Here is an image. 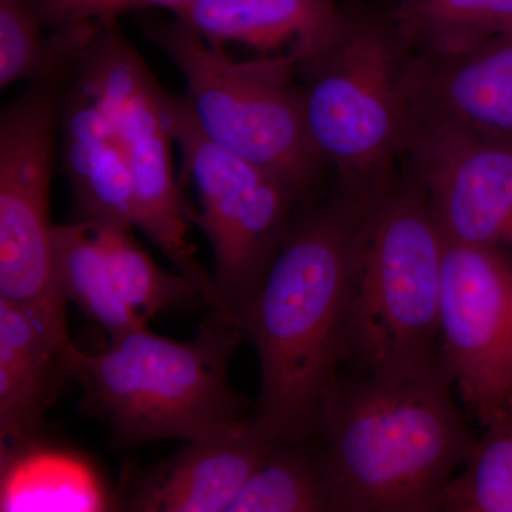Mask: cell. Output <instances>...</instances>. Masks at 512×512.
<instances>
[{"label": "cell", "instance_id": "1", "mask_svg": "<svg viewBox=\"0 0 512 512\" xmlns=\"http://www.w3.org/2000/svg\"><path fill=\"white\" fill-rule=\"evenodd\" d=\"M365 204L339 192L291 225L238 313L261 366V393L249 416L272 439L316 436L323 402L348 362L353 256Z\"/></svg>", "mask_w": 512, "mask_h": 512}, {"label": "cell", "instance_id": "2", "mask_svg": "<svg viewBox=\"0 0 512 512\" xmlns=\"http://www.w3.org/2000/svg\"><path fill=\"white\" fill-rule=\"evenodd\" d=\"M446 363L339 375L319 414L336 512L441 511L474 440Z\"/></svg>", "mask_w": 512, "mask_h": 512}, {"label": "cell", "instance_id": "3", "mask_svg": "<svg viewBox=\"0 0 512 512\" xmlns=\"http://www.w3.org/2000/svg\"><path fill=\"white\" fill-rule=\"evenodd\" d=\"M244 338L238 318L214 311L190 342L146 326L110 339L94 355L73 345L67 377L82 386L87 404L120 444L190 441L245 416L248 400L228 380Z\"/></svg>", "mask_w": 512, "mask_h": 512}, {"label": "cell", "instance_id": "4", "mask_svg": "<svg viewBox=\"0 0 512 512\" xmlns=\"http://www.w3.org/2000/svg\"><path fill=\"white\" fill-rule=\"evenodd\" d=\"M447 237L423 188L393 180L367 198L350 284L349 360L356 370L434 365Z\"/></svg>", "mask_w": 512, "mask_h": 512}, {"label": "cell", "instance_id": "5", "mask_svg": "<svg viewBox=\"0 0 512 512\" xmlns=\"http://www.w3.org/2000/svg\"><path fill=\"white\" fill-rule=\"evenodd\" d=\"M410 52L386 15H349L332 42L298 59L306 128L340 192L357 200L389 183L414 128Z\"/></svg>", "mask_w": 512, "mask_h": 512}, {"label": "cell", "instance_id": "6", "mask_svg": "<svg viewBox=\"0 0 512 512\" xmlns=\"http://www.w3.org/2000/svg\"><path fill=\"white\" fill-rule=\"evenodd\" d=\"M187 83L192 119L208 140L264 168L302 201L322 167L303 111L298 55L234 60L208 45L183 20H141Z\"/></svg>", "mask_w": 512, "mask_h": 512}, {"label": "cell", "instance_id": "7", "mask_svg": "<svg viewBox=\"0 0 512 512\" xmlns=\"http://www.w3.org/2000/svg\"><path fill=\"white\" fill-rule=\"evenodd\" d=\"M77 82L109 113L126 147L134 198V227L190 279L214 311L235 316L214 278L195 258L171 160L168 97L120 28L101 30L84 50Z\"/></svg>", "mask_w": 512, "mask_h": 512}, {"label": "cell", "instance_id": "8", "mask_svg": "<svg viewBox=\"0 0 512 512\" xmlns=\"http://www.w3.org/2000/svg\"><path fill=\"white\" fill-rule=\"evenodd\" d=\"M171 134L180 146L178 185H190L185 217L210 241L214 282L228 311L258 291L288 235L293 197L264 168L229 153L201 133L185 97H168Z\"/></svg>", "mask_w": 512, "mask_h": 512}, {"label": "cell", "instance_id": "9", "mask_svg": "<svg viewBox=\"0 0 512 512\" xmlns=\"http://www.w3.org/2000/svg\"><path fill=\"white\" fill-rule=\"evenodd\" d=\"M62 83L35 80L0 117V299L69 335L50 220Z\"/></svg>", "mask_w": 512, "mask_h": 512}, {"label": "cell", "instance_id": "10", "mask_svg": "<svg viewBox=\"0 0 512 512\" xmlns=\"http://www.w3.org/2000/svg\"><path fill=\"white\" fill-rule=\"evenodd\" d=\"M440 352L464 406L487 427L512 406V262L447 239Z\"/></svg>", "mask_w": 512, "mask_h": 512}, {"label": "cell", "instance_id": "11", "mask_svg": "<svg viewBox=\"0 0 512 512\" xmlns=\"http://www.w3.org/2000/svg\"><path fill=\"white\" fill-rule=\"evenodd\" d=\"M406 154L447 239L512 262V146L414 121Z\"/></svg>", "mask_w": 512, "mask_h": 512}, {"label": "cell", "instance_id": "12", "mask_svg": "<svg viewBox=\"0 0 512 512\" xmlns=\"http://www.w3.org/2000/svg\"><path fill=\"white\" fill-rule=\"evenodd\" d=\"M414 121L512 146V32L451 50L410 53Z\"/></svg>", "mask_w": 512, "mask_h": 512}, {"label": "cell", "instance_id": "13", "mask_svg": "<svg viewBox=\"0 0 512 512\" xmlns=\"http://www.w3.org/2000/svg\"><path fill=\"white\" fill-rule=\"evenodd\" d=\"M276 441L251 416L187 441L120 495L119 507L143 512H228Z\"/></svg>", "mask_w": 512, "mask_h": 512}, {"label": "cell", "instance_id": "14", "mask_svg": "<svg viewBox=\"0 0 512 512\" xmlns=\"http://www.w3.org/2000/svg\"><path fill=\"white\" fill-rule=\"evenodd\" d=\"M62 96L63 170L77 220L134 228L130 165L116 124L99 101L69 77Z\"/></svg>", "mask_w": 512, "mask_h": 512}, {"label": "cell", "instance_id": "15", "mask_svg": "<svg viewBox=\"0 0 512 512\" xmlns=\"http://www.w3.org/2000/svg\"><path fill=\"white\" fill-rule=\"evenodd\" d=\"M73 343L35 313L0 299V441L16 443L42 431L47 407L67 377Z\"/></svg>", "mask_w": 512, "mask_h": 512}, {"label": "cell", "instance_id": "16", "mask_svg": "<svg viewBox=\"0 0 512 512\" xmlns=\"http://www.w3.org/2000/svg\"><path fill=\"white\" fill-rule=\"evenodd\" d=\"M171 13L215 49L239 43L271 55L291 45L298 59L332 42L345 19L335 0H197Z\"/></svg>", "mask_w": 512, "mask_h": 512}, {"label": "cell", "instance_id": "17", "mask_svg": "<svg viewBox=\"0 0 512 512\" xmlns=\"http://www.w3.org/2000/svg\"><path fill=\"white\" fill-rule=\"evenodd\" d=\"M0 511L99 512L117 507V495L93 461L42 434L2 444Z\"/></svg>", "mask_w": 512, "mask_h": 512}, {"label": "cell", "instance_id": "18", "mask_svg": "<svg viewBox=\"0 0 512 512\" xmlns=\"http://www.w3.org/2000/svg\"><path fill=\"white\" fill-rule=\"evenodd\" d=\"M386 18L412 55L451 52L512 32V0H389Z\"/></svg>", "mask_w": 512, "mask_h": 512}, {"label": "cell", "instance_id": "19", "mask_svg": "<svg viewBox=\"0 0 512 512\" xmlns=\"http://www.w3.org/2000/svg\"><path fill=\"white\" fill-rule=\"evenodd\" d=\"M308 440L276 441L228 512H336L322 451Z\"/></svg>", "mask_w": 512, "mask_h": 512}, {"label": "cell", "instance_id": "20", "mask_svg": "<svg viewBox=\"0 0 512 512\" xmlns=\"http://www.w3.org/2000/svg\"><path fill=\"white\" fill-rule=\"evenodd\" d=\"M53 262L64 298L76 303L84 315L99 323L110 339L146 328V320L114 295L92 222L77 220L69 225H55Z\"/></svg>", "mask_w": 512, "mask_h": 512}, {"label": "cell", "instance_id": "21", "mask_svg": "<svg viewBox=\"0 0 512 512\" xmlns=\"http://www.w3.org/2000/svg\"><path fill=\"white\" fill-rule=\"evenodd\" d=\"M92 224L114 295L147 323L160 312L202 298L190 279L156 264L131 235L133 228Z\"/></svg>", "mask_w": 512, "mask_h": 512}, {"label": "cell", "instance_id": "22", "mask_svg": "<svg viewBox=\"0 0 512 512\" xmlns=\"http://www.w3.org/2000/svg\"><path fill=\"white\" fill-rule=\"evenodd\" d=\"M444 493L446 512H512V406L484 427Z\"/></svg>", "mask_w": 512, "mask_h": 512}, {"label": "cell", "instance_id": "23", "mask_svg": "<svg viewBox=\"0 0 512 512\" xmlns=\"http://www.w3.org/2000/svg\"><path fill=\"white\" fill-rule=\"evenodd\" d=\"M73 63L40 19L35 0H0V87L19 80L66 82Z\"/></svg>", "mask_w": 512, "mask_h": 512}, {"label": "cell", "instance_id": "24", "mask_svg": "<svg viewBox=\"0 0 512 512\" xmlns=\"http://www.w3.org/2000/svg\"><path fill=\"white\" fill-rule=\"evenodd\" d=\"M47 33H67L97 23L119 22L120 16L151 8L167 10L197 0H35Z\"/></svg>", "mask_w": 512, "mask_h": 512}]
</instances>
